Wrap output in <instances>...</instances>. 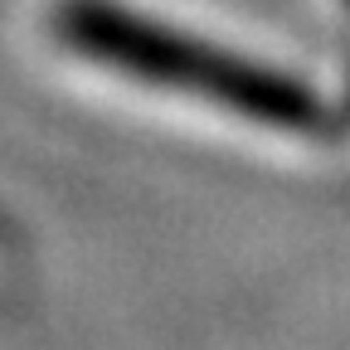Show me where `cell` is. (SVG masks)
<instances>
[{
  "instance_id": "cell-1",
  "label": "cell",
  "mask_w": 350,
  "mask_h": 350,
  "mask_svg": "<svg viewBox=\"0 0 350 350\" xmlns=\"http://www.w3.org/2000/svg\"><path fill=\"white\" fill-rule=\"evenodd\" d=\"M59 34L78 54L126 68L146 83L180 88V93L209 98L219 107H234L262 126L282 131H317L321 126V103L306 93L287 73H273L262 64H248L239 54H224L214 44L185 39L165 25H151L131 10L103 5V0H68L59 15Z\"/></svg>"
}]
</instances>
